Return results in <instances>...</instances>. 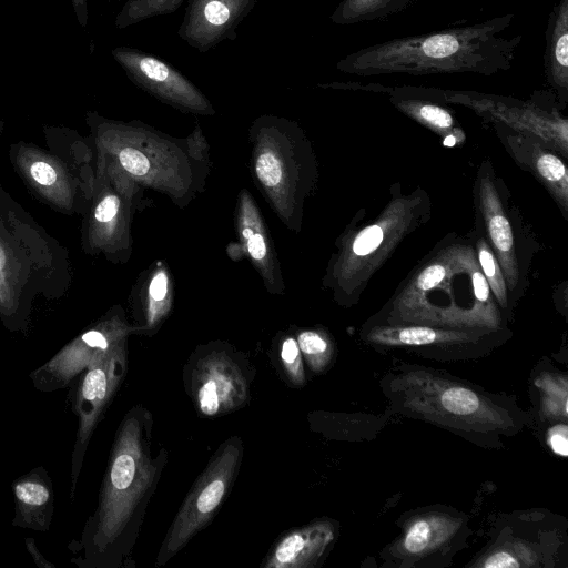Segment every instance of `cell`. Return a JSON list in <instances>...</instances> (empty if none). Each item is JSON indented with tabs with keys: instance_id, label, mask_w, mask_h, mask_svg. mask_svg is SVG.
Returning a JSON list of instances; mask_svg holds the SVG:
<instances>
[{
	"instance_id": "6da1fadb",
	"label": "cell",
	"mask_w": 568,
	"mask_h": 568,
	"mask_svg": "<svg viewBox=\"0 0 568 568\" xmlns=\"http://www.w3.org/2000/svg\"><path fill=\"white\" fill-rule=\"evenodd\" d=\"M153 416L142 405L122 418L103 476L95 510L79 539L68 548L80 568L126 566L138 540L149 501L155 493L168 453L152 454Z\"/></svg>"
},
{
	"instance_id": "7a4b0ae2",
	"label": "cell",
	"mask_w": 568,
	"mask_h": 568,
	"mask_svg": "<svg viewBox=\"0 0 568 568\" xmlns=\"http://www.w3.org/2000/svg\"><path fill=\"white\" fill-rule=\"evenodd\" d=\"M514 18L513 13H507L375 43L339 60L337 69L358 77L494 75L511 68L521 42V34L506 33Z\"/></svg>"
},
{
	"instance_id": "3957f363",
	"label": "cell",
	"mask_w": 568,
	"mask_h": 568,
	"mask_svg": "<svg viewBox=\"0 0 568 568\" xmlns=\"http://www.w3.org/2000/svg\"><path fill=\"white\" fill-rule=\"evenodd\" d=\"M67 248L0 184V321L26 334L36 301L61 298L72 284Z\"/></svg>"
},
{
	"instance_id": "277c9868",
	"label": "cell",
	"mask_w": 568,
	"mask_h": 568,
	"mask_svg": "<svg viewBox=\"0 0 568 568\" xmlns=\"http://www.w3.org/2000/svg\"><path fill=\"white\" fill-rule=\"evenodd\" d=\"M44 143L12 144L9 158L16 172L51 207L83 213L94 189L88 146L73 132L49 135Z\"/></svg>"
},
{
	"instance_id": "5b68a950",
	"label": "cell",
	"mask_w": 568,
	"mask_h": 568,
	"mask_svg": "<svg viewBox=\"0 0 568 568\" xmlns=\"http://www.w3.org/2000/svg\"><path fill=\"white\" fill-rule=\"evenodd\" d=\"M243 455L239 436L220 445L176 513L156 556V567L165 565L211 523L235 481Z\"/></svg>"
},
{
	"instance_id": "8992f818",
	"label": "cell",
	"mask_w": 568,
	"mask_h": 568,
	"mask_svg": "<svg viewBox=\"0 0 568 568\" xmlns=\"http://www.w3.org/2000/svg\"><path fill=\"white\" fill-rule=\"evenodd\" d=\"M254 369L246 359L222 348L193 354L183 368V382L199 415L216 417L250 400Z\"/></svg>"
},
{
	"instance_id": "52a82bcc",
	"label": "cell",
	"mask_w": 568,
	"mask_h": 568,
	"mask_svg": "<svg viewBox=\"0 0 568 568\" xmlns=\"http://www.w3.org/2000/svg\"><path fill=\"white\" fill-rule=\"evenodd\" d=\"M126 369L128 357L123 341L93 359L78 382L73 397L78 429L71 455V500L74 498L90 439L124 379Z\"/></svg>"
},
{
	"instance_id": "ba28073f",
	"label": "cell",
	"mask_w": 568,
	"mask_h": 568,
	"mask_svg": "<svg viewBox=\"0 0 568 568\" xmlns=\"http://www.w3.org/2000/svg\"><path fill=\"white\" fill-rule=\"evenodd\" d=\"M123 337L121 323L113 318L94 324L30 373L34 388L50 393L67 387L93 359L123 342Z\"/></svg>"
},
{
	"instance_id": "9c48e42d",
	"label": "cell",
	"mask_w": 568,
	"mask_h": 568,
	"mask_svg": "<svg viewBox=\"0 0 568 568\" xmlns=\"http://www.w3.org/2000/svg\"><path fill=\"white\" fill-rule=\"evenodd\" d=\"M14 516L11 525L45 532L50 529L54 511L52 480L42 466L17 478L12 484Z\"/></svg>"
},
{
	"instance_id": "30bf717a",
	"label": "cell",
	"mask_w": 568,
	"mask_h": 568,
	"mask_svg": "<svg viewBox=\"0 0 568 568\" xmlns=\"http://www.w3.org/2000/svg\"><path fill=\"white\" fill-rule=\"evenodd\" d=\"M333 531L326 523H313L282 535L261 564L262 568H307L321 559Z\"/></svg>"
},
{
	"instance_id": "8fae6325",
	"label": "cell",
	"mask_w": 568,
	"mask_h": 568,
	"mask_svg": "<svg viewBox=\"0 0 568 568\" xmlns=\"http://www.w3.org/2000/svg\"><path fill=\"white\" fill-rule=\"evenodd\" d=\"M352 87L359 90L388 93L394 105L416 121L438 133H453L455 124L453 115L446 108L436 102L443 95V90H439L435 100H432L434 89L387 88L376 83H352Z\"/></svg>"
},
{
	"instance_id": "7c38bea8",
	"label": "cell",
	"mask_w": 568,
	"mask_h": 568,
	"mask_svg": "<svg viewBox=\"0 0 568 568\" xmlns=\"http://www.w3.org/2000/svg\"><path fill=\"white\" fill-rule=\"evenodd\" d=\"M480 205L491 243L498 254L499 263L505 272L511 290L518 280V266L514 250V234L510 223L504 213L497 191L489 178H484L479 189Z\"/></svg>"
},
{
	"instance_id": "4fadbf2b",
	"label": "cell",
	"mask_w": 568,
	"mask_h": 568,
	"mask_svg": "<svg viewBox=\"0 0 568 568\" xmlns=\"http://www.w3.org/2000/svg\"><path fill=\"white\" fill-rule=\"evenodd\" d=\"M544 69L547 82L561 99L568 94V0L557 1L545 32Z\"/></svg>"
},
{
	"instance_id": "5bb4252c",
	"label": "cell",
	"mask_w": 568,
	"mask_h": 568,
	"mask_svg": "<svg viewBox=\"0 0 568 568\" xmlns=\"http://www.w3.org/2000/svg\"><path fill=\"white\" fill-rule=\"evenodd\" d=\"M418 0H341L331 20L341 26L384 20L412 7Z\"/></svg>"
},
{
	"instance_id": "9a60e30c",
	"label": "cell",
	"mask_w": 568,
	"mask_h": 568,
	"mask_svg": "<svg viewBox=\"0 0 568 568\" xmlns=\"http://www.w3.org/2000/svg\"><path fill=\"white\" fill-rule=\"evenodd\" d=\"M478 261L481 272L495 297L501 306L507 304L506 282L500 271L499 262L496 261L490 247L484 240L477 243Z\"/></svg>"
},
{
	"instance_id": "2e32d148",
	"label": "cell",
	"mask_w": 568,
	"mask_h": 568,
	"mask_svg": "<svg viewBox=\"0 0 568 568\" xmlns=\"http://www.w3.org/2000/svg\"><path fill=\"white\" fill-rule=\"evenodd\" d=\"M297 344L313 372H321L328 363L331 348L327 341L317 332L305 331L297 336Z\"/></svg>"
},
{
	"instance_id": "e0dca14e",
	"label": "cell",
	"mask_w": 568,
	"mask_h": 568,
	"mask_svg": "<svg viewBox=\"0 0 568 568\" xmlns=\"http://www.w3.org/2000/svg\"><path fill=\"white\" fill-rule=\"evenodd\" d=\"M536 169L541 178L558 191L559 197L566 205L568 179L562 161L551 153H541L536 160Z\"/></svg>"
},
{
	"instance_id": "ac0fdd59",
	"label": "cell",
	"mask_w": 568,
	"mask_h": 568,
	"mask_svg": "<svg viewBox=\"0 0 568 568\" xmlns=\"http://www.w3.org/2000/svg\"><path fill=\"white\" fill-rule=\"evenodd\" d=\"M280 362L283 372L292 386L301 387L305 384L306 378L302 353L295 338L287 337L283 341L280 349Z\"/></svg>"
},
{
	"instance_id": "d6986e66",
	"label": "cell",
	"mask_w": 568,
	"mask_h": 568,
	"mask_svg": "<svg viewBox=\"0 0 568 568\" xmlns=\"http://www.w3.org/2000/svg\"><path fill=\"white\" fill-rule=\"evenodd\" d=\"M442 404L446 410L456 415H468L479 406L476 394L462 387L447 389L442 396Z\"/></svg>"
},
{
	"instance_id": "ffe728a7",
	"label": "cell",
	"mask_w": 568,
	"mask_h": 568,
	"mask_svg": "<svg viewBox=\"0 0 568 568\" xmlns=\"http://www.w3.org/2000/svg\"><path fill=\"white\" fill-rule=\"evenodd\" d=\"M384 240V227L379 223L369 225L362 230L353 241V253L359 257L369 256L381 246Z\"/></svg>"
},
{
	"instance_id": "44dd1931",
	"label": "cell",
	"mask_w": 568,
	"mask_h": 568,
	"mask_svg": "<svg viewBox=\"0 0 568 568\" xmlns=\"http://www.w3.org/2000/svg\"><path fill=\"white\" fill-rule=\"evenodd\" d=\"M120 165L132 175L142 176L149 172L150 163L148 158L139 150L124 146L116 152Z\"/></svg>"
},
{
	"instance_id": "7402d4cb",
	"label": "cell",
	"mask_w": 568,
	"mask_h": 568,
	"mask_svg": "<svg viewBox=\"0 0 568 568\" xmlns=\"http://www.w3.org/2000/svg\"><path fill=\"white\" fill-rule=\"evenodd\" d=\"M256 174L266 186H275L281 180V168L277 159L271 153H263L256 161Z\"/></svg>"
},
{
	"instance_id": "603a6c76",
	"label": "cell",
	"mask_w": 568,
	"mask_h": 568,
	"mask_svg": "<svg viewBox=\"0 0 568 568\" xmlns=\"http://www.w3.org/2000/svg\"><path fill=\"white\" fill-rule=\"evenodd\" d=\"M395 338L406 345H427L438 338V333L429 327H404L395 332Z\"/></svg>"
},
{
	"instance_id": "cb8c5ba5",
	"label": "cell",
	"mask_w": 568,
	"mask_h": 568,
	"mask_svg": "<svg viewBox=\"0 0 568 568\" xmlns=\"http://www.w3.org/2000/svg\"><path fill=\"white\" fill-rule=\"evenodd\" d=\"M429 525L424 521H417L414 524L405 538V547L412 552L422 551L428 544L429 539Z\"/></svg>"
},
{
	"instance_id": "d4e9b609",
	"label": "cell",
	"mask_w": 568,
	"mask_h": 568,
	"mask_svg": "<svg viewBox=\"0 0 568 568\" xmlns=\"http://www.w3.org/2000/svg\"><path fill=\"white\" fill-rule=\"evenodd\" d=\"M27 550L29 551L33 562L40 568H55V565L49 561L39 550L34 538L27 537L24 539Z\"/></svg>"
},
{
	"instance_id": "484cf974",
	"label": "cell",
	"mask_w": 568,
	"mask_h": 568,
	"mask_svg": "<svg viewBox=\"0 0 568 568\" xmlns=\"http://www.w3.org/2000/svg\"><path fill=\"white\" fill-rule=\"evenodd\" d=\"M150 296L154 301H162L166 295V276L163 272H159L150 284Z\"/></svg>"
},
{
	"instance_id": "4316f807",
	"label": "cell",
	"mask_w": 568,
	"mask_h": 568,
	"mask_svg": "<svg viewBox=\"0 0 568 568\" xmlns=\"http://www.w3.org/2000/svg\"><path fill=\"white\" fill-rule=\"evenodd\" d=\"M247 250L255 260H262L266 254V245L264 239L258 233H253L247 239Z\"/></svg>"
},
{
	"instance_id": "83f0119b",
	"label": "cell",
	"mask_w": 568,
	"mask_h": 568,
	"mask_svg": "<svg viewBox=\"0 0 568 568\" xmlns=\"http://www.w3.org/2000/svg\"><path fill=\"white\" fill-rule=\"evenodd\" d=\"M488 568L519 567V564L508 552H497L484 564Z\"/></svg>"
},
{
	"instance_id": "f1b7e54d",
	"label": "cell",
	"mask_w": 568,
	"mask_h": 568,
	"mask_svg": "<svg viewBox=\"0 0 568 568\" xmlns=\"http://www.w3.org/2000/svg\"><path fill=\"white\" fill-rule=\"evenodd\" d=\"M550 446L552 450L560 455V456H567L568 453V442H567V429L566 427H562V432L557 430L551 434L550 437Z\"/></svg>"
},
{
	"instance_id": "f546056e",
	"label": "cell",
	"mask_w": 568,
	"mask_h": 568,
	"mask_svg": "<svg viewBox=\"0 0 568 568\" xmlns=\"http://www.w3.org/2000/svg\"><path fill=\"white\" fill-rule=\"evenodd\" d=\"M74 7L78 11L79 19L81 18L82 22L85 21V0H72Z\"/></svg>"
},
{
	"instance_id": "4dcf8cb0",
	"label": "cell",
	"mask_w": 568,
	"mask_h": 568,
	"mask_svg": "<svg viewBox=\"0 0 568 568\" xmlns=\"http://www.w3.org/2000/svg\"><path fill=\"white\" fill-rule=\"evenodd\" d=\"M456 141H457V138L453 133H449L444 139V144L446 146H453L456 143Z\"/></svg>"
},
{
	"instance_id": "1f68e13d",
	"label": "cell",
	"mask_w": 568,
	"mask_h": 568,
	"mask_svg": "<svg viewBox=\"0 0 568 568\" xmlns=\"http://www.w3.org/2000/svg\"><path fill=\"white\" fill-rule=\"evenodd\" d=\"M253 234V231L251 229L243 230L244 237L248 239Z\"/></svg>"
}]
</instances>
